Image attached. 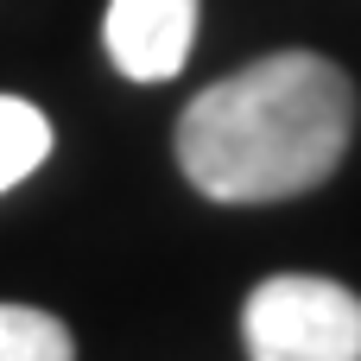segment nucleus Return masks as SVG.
<instances>
[{"label": "nucleus", "mask_w": 361, "mask_h": 361, "mask_svg": "<svg viewBox=\"0 0 361 361\" xmlns=\"http://www.w3.org/2000/svg\"><path fill=\"white\" fill-rule=\"evenodd\" d=\"M102 44L127 82H171L197 44V0H108Z\"/></svg>", "instance_id": "nucleus-3"}, {"label": "nucleus", "mask_w": 361, "mask_h": 361, "mask_svg": "<svg viewBox=\"0 0 361 361\" xmlns=\"http://www.w3.org/2000/svg\"><path fill=\"white\" fill-rule=\"evenodd\" d=\"M247 361H361V298L317 273H279L241 305Z\"/></svg>", "instance_id": "nucleus-2"}, {"label": "nucleus", "mask_w": 361, "mask_h": 361, "mask_svg": "<svg viewBox=\"0 0 361 361\" xmlns=\"http://www.w3.org/2000/svg\"><path fill=\"white\" fill-rule=\"evenodd\" d=\"M355 140V82L317 51H273L178 114V165L209 203H286L317 190Z\"/></svg>", "instance_id": "nucleus-1"}, {"label": "nucleus", "mask_w": 361, "mask_h": 361, "mask_svg": "<svg viewBox=\"0 0 361 361\" xmlns=\"http://www.w3.org/2000/svg\"><path fill=\"white\" fill-rule=\"evenodd\" d=\"M0 361H76V343L51 311L0 305Z\"/></svg>", "instance_id": "nucleus-5"}, {"label": "nucleus", "mask_w": 361, "mask_h": 361, "mask_svg": "<svg viewBox=\"0 0 361 361\" xmlns=\"http://www.w3.org/2000/svg\"><path fill=\"white\" fill-rule=\"evenodd\" d=\"M51 159V121L25 95H0V190L32 178Z\"/></svg>", "instance_id": "nucleus-4"}]
</instances>
